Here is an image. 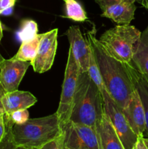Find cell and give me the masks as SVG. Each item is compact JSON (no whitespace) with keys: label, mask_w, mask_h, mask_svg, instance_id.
<instances>
[{"label":"cell","mask_w":148,"mask_h":149,"mask_svg":"<svg viewBox=\"0 0 148 149\" xmlns=\"http://www.w3.org/2000/svg\"><path fill=\"white\" fill-rule=\"evenodd\" d=\"M95 27L85 33L94 54L104 88L122 109L135 90L126 63L118 61L104 49L96 37Z\"/></svg>","instance_id":"1"},{"label":"cell","mask_w":148,"mask_h":149,"mask_svg":"<svg viewBox=\"0 0 148 149\" xmlns=\"http://www.w3.org/2000/svg\"><path fill=\"white\" fill-rule=\"evenodd\" d=\"M104 113L103 97L88 72L79 74L70 121L96 128Z\"/></svg>","instance_id":"2"},{"label":"cell","mask_w":148,"mask_h":149,"mask_svg":"<svg viewBox=\"0 0 148 149\" xmlns=\"http://www.w3.org/2000/svg\"><path fill=\"white\" fill-rule=\"evenodd\" d=\"M57 113L41 118L28 119L22 125L12 127V135L16 146L38 148L62 132Z\"/></svg>","instance_id":"3"},{"label":"cell","mask_w":148,"mask_h":149,"mask_svg":"<svg viewBox=\"0 0 148 149\" xmlns=\"http://www.w3.org/2000/svg\"><path fill=\"white\" fill-rule=\"evenodd\" d=\"M141 33L134 26L118 25L105 31L98 41L111 56L126 63L131 61Z\"/></svg>","instance_id":"4"},{"label":"cell","mask_w":148,"mask_h":149,"mask_svg":"<svg viewBox=\"0 0 148 149\" xmlns=\"http://www.w3.org/2000/svg\"><path fill=\"white\" fill-rule=\"evenodd\" d=\"M78 76H79V71H78L76 61L72 51L69 49L68 61L65 67V77H64L63 84L62 87L60 100H59V107L56 111L62 128L70 121Z\"/></svg>","instance_id":"5"},{"label":"cell","mask_w":148,"mask_h":149,"mask_svg":"<svg viewBox=\"0 0 148 149\" xmlns=\"http://www.w3.org/2000/svg\"><path fill=\"white\" fill-rule=\"evenodd\" d=\"M104 113L110 119L124 149H133L138 136L129 126L121 108L110 97L106 89L101 91Z\"/></svg>","instance_id":"6"},{"label":"cell","mask_w":148,"mask_h":149,"mask_svg":"<svg viewBox=\"0 0 148 149\" xmlns=\"http://www.w3.org/2000/svg\"><path fill=\"white\" fill-rule=\"evenodd\" d=\"M65 147L71 149H101L97 128L69 121L62 127Z\"/></svg>","instance_id":"7"},{"label":"cell","mask_w":148,"mask_h":149,"mask_svg":"<svg viewBox=\"0 0 148 149\" xmlns=\"http://www.w3.org/2000/svg\"><path fill=\"white\" fill-rule=\"evenodd\" d=\"M57 29L43 33L37 54L31 62L35 72L42 74L52 68L57 49Z\"/></svg>","instance_id":"8"},{"label":"cell","mask_w":148,"mask_h":149,"mask_svg":"<svg viewBox=\"0 0 148 149\" xmlns=\"http://www.w3.org/2000/svg\"><path fill=\"white\" fill-rule=\"evenodd\" d=\"M30 65L31 63L29 61H20L14 57L3 60L0 68V84L6 93L17 90Z\"/></svg>","instance_id":"9"},{"label":"cell","mask_w":148,"mask_h":149,"mask_svg":"<svg viewBox=\"0 0 148 149\" xmlns=\"http://www.w3.org/2000/svg\"><path fill=\"white\" fill-rule=\"evenodd\" d=\"M70 43V49L78 65L79 74L87 72L89 64L91 47L86 39L83 36L79 27L71 26L65 33Z\"/></svg>","instance_id":"10"},{"label":"cell","mask_w":148,"mask_h":149,"mask_svg":"<svg viewBox=\"0 0 148 149\" xmlns=\"http://www.w3.org/2000/svg\"><path fill=\"white\" fill-rule=\"evenodd\" d=\"M122 110L133 132L138 137L144 136L145 131V111L136 89L132 93L130 100Z\"/></svg>","instance_id":"11"},{"label":"cell","mask_w":148,"mask_h":149,"mask_svg":"<svg viewBox=\"0 0 148 149\" xmlns=\"http://www.w3.org/2000/svg\"><path fill=\"white\" fill-rule=\"evenodd\" d=\"M4 113L10 115L12 112L23 109H28L35 105L37 99L28 91L15 90L6 93L1 99Z\"/></svg>","instance_id":"12"},{"label":"cell","mask_w":148,"mask_h":149,"mask_svg":"<svg viewBox=\"0 0 148 149\" xmlns=\"http://www.w3.org/2000/svg\"><path fill=\"white\" fill-rule=\"evenodd\" d=\"M136 9L134 3L121 1L107 7L101 16L111 19L118 25H128L134 18Z\"/></svg>","instance_id":"13"},{"label":"cell","mask_w":148,"mask_h":149,"mask_svg":"<svg viewBox=\"0 0 148 149\" xmlns=\"http://www.w3.org/2000/svg\"><path fill=\"white\" fill-rule=\"evenodd\" d=\"M96 128L100 138V148L124 149L113 125L105 113H104Z\"/></svg>","instance_id":"14"},{"label":"cell","mask_w":148,"mask_h":149,"mask_svg":"<svg viewBox=\"0 0 148 149\" xmlns=\"http://www.w3.org/2000/svg\"><path fill=\"white\" fill-rule=\"evenodd\" d=\"M131 63L148 81V26L141 33Z\"/></svg>","instance_id":"15"},{"label":"cell","mask_w":148,"mask_h":149,"mask_svg":"<svg viewBox=\"0 0 148 149\" xmlns=\"http://www.w3.org/2000/svg\"><path fill=\"white\" fill-rule=\"evenodd\" d=\"M126 65L135 89L138 92V94L143 105L145 114V132L148 135V81L133 67L131 63H126Z\"/></svg>","instance_id":"16"},{"label":"cell","mask_w":148,"mask_h":149,"mask_svg":"<svg viewBox=\"0 0 148 149\" xmlns=\"http://www.w3.org/2000/svg\"><path fill=\"white\" fill-rule=\"evenodd\" d=\"M42 36L43 33H38L35 37L32 38L31 39L22 42L21 45L17 53L15 55L14 58L20 61H29L31 63L37 54Z\"/></svg>","instance_id":"17"},{"label":"cell","mask_w":148,"mask_h":149,"mask_svg":"<svg viewBox=\"0 0 148 149\" xmlns=\"http://www.w3.org/2000/svg\"><path fill=\"white\" fill-rule=\"evenodd\" d=\"M66 17L76 22H84L87 20L86 13L84 7L76 0H65Z\"/></svg>","instance_id":"18"},{"label":"cell","mask_w":148,"mask_h":149,"mask_svg":"<svg viewBox=\"0 0 148 149\" xmlns=\"http://www.w3.org/2000/svg\"><path fill=\"white\" fill-rule=\"evenodd\" d=\"M38 34L37 23L34 20H23L21 23V27L17 33V36L21 42L31 39Z\"/></svg>","instance_id":"19"},{"label":"cell","mask_w":148,"mask_h":149,"mask_svg":"<svg viewBox=\"0 0 148 149\" xmlns=\"http://www.w3.org/2000/svg\"><path fill=\"white\" fill-rule=\"evenodd\" d=\"M4 119L6 124V133L0 142V149H15L16 145L15 144L12 135V127L13 123L5 114H4Z\"/></svg>","instance_id":"20"},{"label":"cell","mask_w":148,"mask_h":149,"mask_svg":"<svg viewBox=\"0 0 148 149\" xmlns=\"http://www.w3.org/2000/svg\"><path fill=\"white\" fill-rule=\"evenodd\" d=\"M65 148V133L62 131L60 135L48 141L37 149H64Z\"/></svg>","instance_id":"21"},{"label":"cell","mask_w":148,"mask_h":149,"mask_svg":"<svg viewBox=\"0 0 148 149\" xmlns=\"http://www.w3.org/2000/svg\"><path fill=\"white\" fill-rule=\"evenodd\" d=\"M5 114V113H4ZM6 115V114H5ZM15 125H22L29 119V112L28 109L16 111L10 115H6Z\"/></svg>","instance_id":"22"},{"label":"cell","mask_w":148,"mask_h":149,"mask_svg":"<svg viewBox=\"0 0 148 149\" xmlns=\"http://www.w3.org/2000/svg\"><path fill=\"white\" fill-rule=\"evenodd\" d=\"M16 0H0V15L12 8Z\"/></svg>","instance_id":"23"},{"label":"cell","mask_w":148,"mask_h":149,"mask_svg":"<svg viewBox=\"0 0 148 149\" xmlns=\"http://www.w3.org/2000/svg\"><path fill=\"white\" fill-rule=\"evenodd\" d=\"M96 3L99 4L102 10H104L109 6H111L113 4H117V3L124 1V0H95Z\"/></svg>","instance_id":"24"},{"label":"cell","mask_w":148,"mask_h":149,"mask_svg":"<svg viewBox=\"0 0 148 149\" xmlns=\"http://www.w3.org/2000/svg\"><path fill=\"white\" fill-rule=\"evenodd\" d=\"M6 133V124L4 119V113L0 114V142L4 137Z\"/></svg>","instance_id":"25"},{"label":"cell","mask_w":148,"mask_h":149,"mask_svg":"<svg viewBox=\"0 0 148 149\" xmlns=\"http://www.w3.org/2000/svg\"><path fill=\"white\" fill-rule=\"evenodd\" d=\"M133 149H148L145 141H144V136L138 137L137 141L135 143Z\"/></svg>","instance_id":"26"},{"label":"cell","mask_w":148,"mask_h":149,"mask_svg":"<svg viewBox=\"0 0 148 149\" xmlns=\"http://www.w3.org/2000/svg\"><path fill=\"white\" fill-rule=\"evenodd\" d=\"M5 93H6V91L4 90V89L3 88L1 84H0V114H4V107H3L1 99H2V97L4 96V95L5 94Z\"/></svg>","instance_id":"27"},{"label":"cell","mask_w":148,"mask_h":149,"mask_svg":"<svg viewBox=\"0 0 148 149\" xmlns=\"http://www.w3.org/2000/svg\"><path fill=\"white\" fill-rule=\"evenodd\" d=\"M139 3L145 7V9L148 10V0H139Z\"/></svg>","instance_id":"28"},{"label":"cell","mask_w":148,"mask_h":149,"mask_svg":"<svg viewBox=\"0 0 148 149\" xmlns=\"http://www.w3.org/2000/svg\"><path fill=\"white\" fill-rule=\"evenodd\" d=\"M2 37H3V28H2V25H1V20H0V42H1Z\"/></svg>","instance_id":"29"},{"label":"cell","mask_w":148,"mask_h":149,"mask_svg":"<svg viewBox=\"0 0 148 149\" xmlns=\"http://www.w3.org/2000/svg\"><path fill=\"white\" fill-rule=\"evenodd\" d=\"M15 149H37V148H28V147H24V146H16Z\"/></svg>","instance_id":"30"},{"label":"cell","mask_w":148,"mask_h":149,"mask_svg":"<svg viewBox=\"0 0 148 149\" xmlns=\"http://www.w3.org/2000/svg\"><path fill=\"white\" fill-rule=\"evenodd\" d=\"M139 0H124V1H126L128 3H135L136 1H138Z\"/></svg>","instance_id":"31"},{"label":"cell","mask_w":148,"mask_h":149,"mask_svg":"<svg viewBox=\"0 0 148 149\" xmlns=\"http://www.w3.org/2000/svg\"><path fill=\"white\" fill-rule=\"evenodd\" d=\"M144 141H145V144H146L147 147L148 148V138H145V137H144Z\"/></svg>","instance_id":"32"},{"label":"cell","mask_w":148,"mask_h":149,"mask_svg":"<svg viewBox=\"0 0 148 149\" xmlns=\"http://www.w3.org/2000/svg\"><path fill=\"white\" fill-rule=\"evenodd\" d=\"M4 58H3L2 55H1V53H0V68H1V62L3 61V60H4Z\"/></svg>","instance_id":"33"},{"label":"cell","mask_w":148,"mask_h":149,"mask_svg":"<svg viewBox=\"0 0 148 149\" xmlns=\"http://www.w3.org/2000/svg\"><path fill=\"white\" fill-rule=\"evenodd\" d=\"M64 149H71V148H67V147H65V148H64Z\"/></svg>","instance_id":"34"},{"label":"cell","mask_w":148,"mask_h":149,"mask_svg":"<svg viewBox=\"0 0 148 149\" xmlns=\"http://www.w3.org/2000/svg\"><path fill=\"white\" fill-rule=\"evenodd\" d=\"M63 1H65V0H63Z\"/></svg>","instance_id":"35"}]
</instances>
